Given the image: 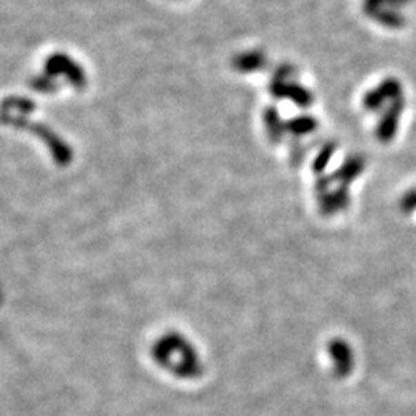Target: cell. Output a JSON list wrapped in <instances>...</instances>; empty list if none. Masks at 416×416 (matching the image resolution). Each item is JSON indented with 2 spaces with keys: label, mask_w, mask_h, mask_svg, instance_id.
Instances as JSON below:
<instances>
[{
  "label": "cell",
  "mask_w": 416,
  "mask_h": 416,
  "mask_svg": "<svg viewBox=\"0 0 416 416\" xmlns=\"http://www.w3.org/2000/svg\"><path fill=\"white\" fill-rule=\"evenodd\" d=\"M402 110H404V99L399 97L390 105V108H388L386 117L382 119V122L379 125V131H378L379 137H382V139L393 137V135L396 133V128H398V121H399Z\"/></svg>",
  "instance_id": "1"
},
{
  "label": "cell",
  "mask_w": 416,
  "mask_h": 416,
  "mask_svg": "<svg viewBox=\"0 0 416 416\" xmlns=\"http://www.w3.org/2000/svg\"><path fill=\"white\" fill-rule=\"evenodd\" d=\"M401 206H402V210L407 211V213L408 211L416 210V188L406 193V196L402 197V201H401Z\"/></svg>",
  "instance_id": "2"
}]
</instances>
